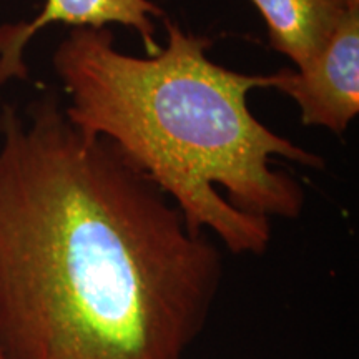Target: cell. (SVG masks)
<instances>
[{
  "instance_id": "1",
  "label": "cell",
  "mask_w": 359,
  "mask_h": 359,
  "mask_svg": "<svg viewBox=\"0 0 359 359\" xmlns=\"http://www.w3.org/2000/svg\"><path fill=\"white\" fill-rule=\"evenodd\" d=\"M223 253L53 90L0 109V344L11 359H185Z\"/></svg>"
},
{
  "instance_id": "2",
  "label": "cell",
  "mask_w": 359,
  "mask_h": 359,
  "mask_svg": "<svg viewBox=\"0 0 359 359\" xmlns=\"http://www.w3.org/2000/svg\"><path fill=\"white\" fill-rule=\"evenodd\" d=\"M155 55L118 50L109 27H72L53 53L79 128L109 138L167 193L193 231H212L228 251L259 257L271 218L303 213L304 190L271 167L275 156L321 170L325 158L269 130L248 95L273 88L271 75L224 69L212 40L165 19Z\"/></svg>"
},
{
  "instance_id": "3",
  "label": "cell",
  "mask_w": 359,
  "mask_h": 359,
  "mask_svg": "<svg viewBox=\"0 0 359 359\" xmlns=\"http://www.w3.org/2000/svg\"><path fill=\"white\" fill-rule=\"evenodd\" d=\"M273 88L293 98L306 127L346 132L359 111V11L346 12L306 65L273 74Z\"/></svg>"
},
{
  "instance_id": "4",
  "label": "cell",
  "mask_w": 359,
  "mask_h": 359,
  "mask_svg": "<svg viewBox=\"0 0 359 359\" xmlns=\"http://www.w3.org/2000/svg\"><path fill=\"white\" fill-rule=\"evenodd\" d=\"M156 19H165V12L150 0H45L42 11L30 22L0 25V85L27 79L25 47L52 24L128 27L140 35L148 55H155L161 48L156 42Z\"/></svg>"
},
{
  "instance_id": "5",
  "label": "cell",
  "mask_w": 359,
  "mask_h": 359,
  "mask_svg": "<svg viewBox=\"0 0 359 359\" xmlns=\"http://www.w3.org/2000/svg\"><path fill=\"white\" fill-rule=\"evenodd\" d=\"M266 22L271 47L298 67L320 53L349 8L346 0H251Z\"/></svg>"
},
{
  "instance_id": "6",
  "label": "cell",
  "mask_w": 359,
  "mask_h": 359,
  "mask_svg": "<svg viewBox=\"0 0 359 359\" xmlns=\"http://www.w3.org/2000/svg\"><path fill=\"white\" fill-rule=\"evenodd\" d=\"M349 8H353V11H359V0H346Z\"/></svg>"
},
{
  "instance_id": "7",
  "label": "cell",
  "mask_w": 359,
  "mask_h": 359,
  "mask_svg": "<svg viewBox=\"0 0 359 359\" xmlns=\"http://www.w3.org/2000/svg\"><path fill=\"white\" fill-rule=\"evenodd\" d=\"M0 359H11L7 356V353L4 351V348H2V344H0Z\"/></svg>"
}]
</instances>
